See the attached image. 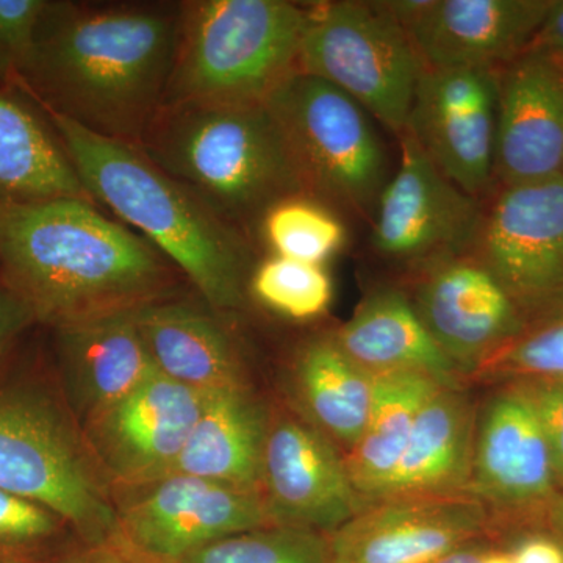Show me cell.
Wrapping results in <instances>:
<instances>
[{
	"mask_svg": "<svg viewBox=\"0 0 563 563\" xmlns=\"http://www.w3.org/2000/svg\"><path fill=\"white\" fill-rule=\"evenodd\" d=\"M181 2H49L16 84L43 110L139 146L176 63Z\"/></svg>",
	"mask_w": 563,
	"mask_h": 563,
	"instance_id": "obj_1",
	"label": "cell"
},
{
	"mask_svg": "<svg viewBox=\"0 0 563 563\" xmlns=\"http://www.w3.org/2000/svg\"><path fill=\"white\" fill-rule=\"evenodd\" d=\"M0 273L35 321L55 329L174 298L184 277L140 233L84 199L0 209Z\"/></svg>",
	"mask_w": 563,
	"mask_h": 563,
	"instance_id": "obj_2",
	"label": "cell"
},
{
	"mask_svg": "<svg viewBox=\"0 0 563 563\" xmlns=\"http://www.w3.org/2000/svg\"><path fill=\"white\" fill-rule=\"evenodd\" d=\"M44 118L92 201L161 251L214 312L242 309L255 268L254 246L243 235L133 144L52 111Z\"/></svg>",
	"mask_w": 563,
	"mask_h": 563,
	"instance_id": "obj_3",
	"label": "cell"
},
{
	"mask_svg": "<svg viewBox=\"0 0 563 563\" xmlns=\"http://www.w3.org/2000/svg\"><path fill=\"white\" fill-rule=\"evenodd\" d=\"M136 147L254 247L274 206L309 198L266 103L163 106Z\"/></svg>",
	"mask_w": 563,
	"mask_h": 563,
	"instance_id": "obj_4",
	"label": "cell"
},
{
	"mask_svg": "<svg viewBox=\"0 0 563 563\" xmlns=\"http://www.w3.org/2000/svg\"><path fill=\"white\" fill-rule=\"evenodd\" d=\"M309 5L288 0L181 2L179 49L163 106H263L299 73Z\"/></svg>",
	"mask_w": 563,
	"mask_h": 563,
	"instance_id": "obj_5",
	"label": "cell"
},
{
	"mask_svg": "<svg viewBox=\"0 0 563 563\" xmlns=\"http://www.w3.org/2000/svg\"><path fill=\"white\" fill-rule=\"evenodd\" d=\"M0 488L57 514L85 543L120 540L118 507L84 431L32 385L0 388Z\"/></svg>",
	"mask_w": 563,
	"mask_h": 563,
	"instance_id": "obj_6",
	"label": "cell"
},
{
	"mask_svg": "<svg viewBox=\"0 0 563 563\" xmlns=\"http://www.w3.org/2000/svg\"><path fill=\"white\" fill-rule=\"evenodd\" d=\"M307 196L372 224L391 166L374 118L346 92L301 70L268 99Z\"/></svg>",
	"mask_w": 563,
	"mask_h": 563,
	"instance_id": "obj_7",
	"label": "cell"
},
{
	"mask_svg": "<svg viewBox=\"0 0 563 563\" xmlns=\"http://www.w3.org/2000/svg\"><path fill=\"white\" fill-rule=\"evenodd\" d=\"M299 70L346 92L399 139L422 63L387 3L333 0L310 3Z\"/></svg>",
	"mask_w": 563,
	"mask_h": 563,
	"instance_id": "obj_8",
	"label": "cell"
},
{
	"mask_svg": "<svg viewBox=\"0 0 563 563\" xmlns=\"http://www.w3.org/2000/svg\"><path fill=\"white\" fill-rule=\"evenodd\" d=\"M472 255L501 284L526 324L563 313V176L496 188L485 199Z\"/></svg>",
	"mask_w": 563,
	"mask_h": 563,
	"instance_id": "obj_9",
	"label": "cell"
},
{
	"mask_svg": "<svg viewBox=\"0 0 563 563\" xmlns=\"http://www.w3.org/2000/svg\"><path fill=\"white\" fill-rule=\"evenodd\" d=\"M398 140V169L385 185L373 214V250L412 273L472 254L485 201L443 176L409 132L404 131Z\"/></svg>",
	"mask_w": 563,
	"mask_h": 563,
	"instance_id": "obj_10",
	"label": "cell"
},
{
	"mask_svg": "<svg viewBox=\"0 0 563 563\" xmlns=\"http://www.w3.org/2000/svg\"><path fill=\"white\" fill-rule=\"evenodd\" d=\"M117 504L120 540L158 563H180L207 544L273 525L262 493L173 474L136 485Z\"/></svg>",
	"mask_w": 563,
	"mask_h": 563,
	"instance_id": "obj_11",
	"label": "cell"
},
{
	"mask_svg": "<svg viewBox=\"0 0 563 563\" xmlns=\"http://www.w3.org/2000/svg\"><path fill=\"white\" fill-rule=\"evenodd\" d=\"M498 70L422 68L406 131L443 176L485 201L495 188Z\"/></svg>",
	"mask_w": 563,
	"mask_h": 563,
	"instance_id": "obj_12",
	"label": "cell"
},
{
	"mask_svg": "<svg viewBox=\"0 0 563 563\" xmlns=\"http://www.w3.org/2000/svg\"><path fill=\"white\" fill-rule=\"evenodd\" d=\"M553 0H385L422 68L499 70L526 54Z\"/></svg>",
	"mask_w": 563,
	"mask_h": 563,
	"instance_id": "obj_13",
	"label": "cell"
},
{
	"mask_svg": "<svg viewBox=\"0 0 563 563\" xmlns=\"http://www.w3.org/2000/svg\"><path fill=\"white\" fill-rule=\"evenodd\" d=\"M209 393L155 373L128 396L84 421L103 474L124 487L162 479L179 457Z\"/></svg>",
	"mask_w": 563,
	"mask_h": 563,
	"instance_id": "obj_14",
	"label": "cell"
},
{
	"mask_svg": "<svg viewBox=\"0 0 563 563\" xmlns=\"http://www.w3.org/2000/svg\"><path fill=\"white\" fill-rule=\"evenodd\" d=\"M413 274L415 310L459 372L483 365L528 328L512 298L472 254Z\"/></svg>",
	"mask_w": 563,
	"mask_h": 563,
	"instance_id": "obj_15",
	"label": "cell"
},
{
	"mask_svg": "<svg viewBox=\"0 0 563 563\" xmlns=\"http://www.w3.org/2000/svg\"><path fill=\"white\" fill-rule=\"evenodd\" d=\"M487 526L470 493L366 504L329 533L331 563H432L474 543Z\"/></svg>",
	"mask_w": 563,
	"mask_h": 563,
	"instance_id": "obj_16",
	"label": "cell"
},
{
	"mask_svg": "<svg viewBox=\"0 0 563 563\" xmlns=\"http://www.w3.org/2000/svg\"><path fill=\"white\" fill-rule=\"evenodd\" d=\"M261 492L273 525L332 533L361 512L365 499L346 459L306 421L284 418L269 428Z\"/></svg>",
	"mask_w": 563,
	"mask_h": 563,
	"instance_id": "obj_17",
	"label": "cell"
},
{
	"mask_svg": "<svg viewBox=\"0 0 563 563\" xmlns=\"http://www.w3.org/2000/svg\"><path fill=\"white\" fill-rule=\"evenodd\" d=\"M563 176V69L526 52L498 70L495 188Z\"/></svg>",
	"mask_w": 563,
	"mask_h": 563,
	"instance_id": "obj_18",
	"label": "cell"
},
{
	"mask_svg": "<svg viewBox=\"0 0 563 563\" xmlns=\"http://www.w3.org/2000/svg\"><path fill=\"white\" fill-rule=\"evenodd\" d=\"M553 459L528 388L496 396L474 442L470 495L479 501L528 509L554 501Z\"/></svg>",
	"mask_w": 563,
	"mask_h": 563,
	"instance_id": "obj_19",
	"label": "cell"
},
{
	"mask_svg": "<svg viewBox=\"0 0 563 563\" xmlns=\"http://www.w3.org/2000/svg\"><path fill=\"white\" fill-rule=\"evenodd\" d=\"M220 314L168 298L133 310V320L158 373L211 393L246 385L239 344Z\"/></svg>",
	"mask_w": 563,
	"mask_h": 563,
	"instance_id": "obj_20",
	"label": "cell"
},
{
	"mask_svg": "<svg viewBox=\"0 0 563 563\" xmlns=\"http://www.w3.org/2000/svg\"><path fill=\"white\" fill-rule=\"evenodd\" d=\"M63 380L81 422L157 373L133 312L55 329Z\"/></svg>",
	"mask_w": 563,
	"mask_h": 563,
	"instance_id": "obj_21",
	"label": "cell"
},
{
	"mask_svg": "<svg viewBox=\"0 0 563 563\" xmlns=\"http://www.w3.org/2000/svg\"><path fill=\"white\" fill-rule=\"evenodd\" d=\"M474 442L468 398L457 387L440 388L422 406L401 461L374 501L470 493Z\"/></svg>",
	"mask_w": 563,
	"mask_h": 563,
	"instance_id": "obj_22",
	"label": "cell"
},
{
	"mask_svg": "<svg viewBox=\"0 0 563 563\" xmlns=\"http://www.w3.org/2000/svg\"><path fill=\"white\" fill-rule=\"evenodd\" d=\"M269 428L268 412L247 385L211 391L184 450L163 477L185 474L261 492Z\"/></svg>",
	"mask_w": 563,
	"mask_h": 563,
	"instance_id": "obj_23",
	"label": "cell"
},
{
	"mask_svg": "<svg viewBox=\"0 0 563 563\" xmlns=\"http://www.w3.org/2000/svg\"><path fill=\"white\" fill-rule=\"evenodd\" d=\"M332 336L340 350L366 372L424 373L443 387H457V366L422 324L410 296L398 288L369 292Z\"/></svg>",
	"mask_w": 563,
	"mask_h": 563,
	"instance_id": "obj_24",
	"label": "cell"
},
{
	"mask_svg": "<svg viewBox=\"0 0 563 563\" xmlns=\"http://www.w3.org/2000/svg\"><path fill=\"white\" fill-rule=\"evenodd\" d=\"M54 199L96 203L55 132L24 103L0 92V209Z\"/></svg>",
	"mask_w": 563,
	"mask_h": 563,
	"instance_id": "obj_25",
	"label": "cell"
},
{
	"mask_svg": "<svg viewBox=\"0 0 563 563\" xmlns=\"http://www.w3.org/2000/svg\"><path fill=\"white\" fill-rule=\"evenodd\" d=\"M443 385L424 373L374 374V398L361 440L346 459L352 483L372 503L401 461L418 413Z\"/></svg>",
	"mask_w": 563,
	"mask_h": 563,
	"instance_id": "obj_26",
	"label": "cell"
},
{
	"mask_svg": "<svg viewBox=\"0 0 563 563\" xmlns=\"http://www.w3.org/2000/svg\"><path fill=\"white\" fill-rule=\"evenodd\" d=\"M295 384L314 428L352 450L372 410L374 374L347 357L332 335L318 336L296 355Z\"/></svg>",
	"mask_w": 563,
	"mask_h": 563,
	"instance_id": "obj_27",
	"label": "cell"
},
{
	"mask_svg": "<svg viewBox=\"0 0 563 563\" xmlns=\"http://www.w3.org/2000/svg\"><path fill=\"white\" fill-rule=\"evenodd\" d=\"M261 242L273 255L324 265L346 243V228L336 211L312 198H291L266 213Z\"/></svg>",
	"mask_w": 563,
	"mask_h": 563,
	"instance_id": "obj_28",
	"label": "cell"
},
{
	"mask_svg": "<svg viewBox=\"0 0 563 563\" xmlns=\"http://www.w3.org/2000/svg\"><path fill=\"white\" fill-rule=\"evenodd\" d=\"M180 563H331V550L325 533L269 525L207 544Z\"/></svg>",
	"mask_w": 563,
	"mask_h": 563,
	"instance_id": "obj_29",
	"label": "cell"
},
{
	"mask_svg": "<svg viewBox=\"0 0 563 563\" xmlns=\"http://www.w3.org/2000/svg\"><path fill=\"white\" fill-rule=\"evenodd\" d=\"M250 287L258 301L296 321L320 317L332 299V280L324 266L279 255L255 266Z\"/></svg>",
	"mask_w": 563,
	"mask_h": 563,
	"instance_id": "obj_30",
	"label": "cell"
},
{
	"mask_svg": "<svg viewBox=\"0 0 563 563\" xmlns=\"http://www.w3.org/2000/svg\"><path fill=\"white\" fill-rule=\"evenodd\" d=\"M66 526L46 507L0 488V563H43Z\"/></svg>",
	"mask_w": 563,
	"mask_h": 563,
	"instance_id": "obj_31",
	"label": "cell"
},
{
	"mask_svg": "<svg viewBox=\"0 0 563 563\" xmlns=\"http://www.w3.org/2000/svg\"><path fill=\"white\" fill-rule=\"evenodd\" d=\"M481 366L526 383L563 380V313L526 328Z\"/></svg>",
	"mask_w": 563,
	"mask_h": 563,
	"instance_id": "obj_32",
	"label": "cell"
},
{
	"mask_svg": "<svg viewBox=\"0 0 563 563\" xmlns=\"http://www.w3.org/2000/svg\"><path fill=\"white\" fill-rule=\"evenodd\" d=\"M47 7L46 0H0V79L18 80Z\"/></svg>",
	"mask_w": 563,
	"mask_h": 563,
	"instance_id": "obj_33",
	"label": "cell"
},
{
	"mask_svg": "<svg viewBox=\"0 0 563 563\" xmlns=\"http://www.w3.org/2000/svg\"><path fill=\"white\" fill-rule=\"evenodd\" d=\"M526 388L550 448L555 481L563 485V380H542L526 385Z\"/></svg>",
	"mask_w": 563,
	"mask_h": 563,
	"instance_id": "obj_34",
	"label": "cell"
},
{
	"mask_svg": "<svg viewBox=\"0 0 563 563\" xmlns=\"http://www.w3.org/2000/svg\"><path fill=\"white\" fill-rule=\"evenodd\" d=\"M57 563H158L132 550L122 540L103 543H85L79 550L58 559Z\"/></svg>",
	"mask_w": 563,
	"mask_h": 563,
	"instance_id": "obj_35",
	"label": "cell"
},
{
	"mask_svg": "<svg viewBox=\"0 0 563 563\" xmlns=\"http://www.w3.org/2000/svg\"><path fill=\"white\" fill-rule=\"evenodd\" d=\"M32 310L7 285L0 284V354L31 322Z\"/></svg>",
	"mask_w": 563,
	"mask_h": 563,
	"instance_id": "obj_36",
	"label": "cell"
},
{
	"mask_svg": "<svg viewBox=\"0 0 563 563\" xmlns=\"http://www.w3.org/2000/svg\"><path fill=\"white\" fill-rule=\"evenodd\" d=\"M514 563H563V542L550 536H531L509 551Z\"/></svg>",
	"mask_w": 563,
	"mask_h": 563,
	"instance_id": "obj_37",
	"label": "cell"
},
{
	"mask_svg": "<svg viewBox=\"0 0 563 563\" xmlns=\"http://www.w3.org/2000/svg\"><path fill=\"white\" fill-rule=\"evenodd\" d=\"M483 548L474 547V543L466 544L461 550H455L453 553L443 555L442 559L432 563H479L484 554Z\"/></svg>",
	"mask_w": 563,
	"mask_h": 563,
	"instance_id": "obj_38",
	"label": "cell"
},
{
	"mask_svg": "<svg viewBox=\"0 0 563 563\" xmlns=\"http://www.w3.org/2000/svg\"><path fill=\"white\" fill-rule=\"evenodd\" d=\"M479 563H514L509 551H484Z\"/></svg>",
	"mask_w": 563,
	"mask_h": 563,
	"instance_id": "obj_39",
	"label": "cell"
},
{
	"mask_svg": "<svg viewBox=\"0 0 563 563\" xmlns=\"http://www.w3.org/2000/svg\"><path fill=\"white\" fill-rule=\"evenodd\" d=\"M551 518H553L554 528L558 529V532L563 537V495L554 499Z\"/></svg>",
	"mask_w": 563,
	"mask_h": 563,
	"instance_id": "obj_40",
	"label": "cell"
}]
</instances>
